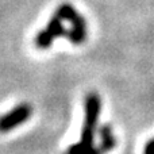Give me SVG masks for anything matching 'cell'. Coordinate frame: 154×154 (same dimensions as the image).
<instances>
[{"label": "cell", "instance_id": "obj_1", "mask_svg": "<svg viewBox=\"0 0 154 154\" xmlns=\"http://www.w3.org/2000/svg\"><path fill=\"white\" fill-rule=\"evenodd\" d=\"M85 116L81 137L77 143H73L65 150L64 154H89L95 147V134L101 109L100 96L96 92H89L85 97Z\"/></svg>", "mask_w": 154, "mask_h": 154}, {"label": "cell", "instance_id": "obj_2", "mask_svg": "<svg viewBox=\"0 0 154 154\" xmlns=\"http://www.w3.org/2000/svg\"><path fill=\"white\" fill-rule=\"evenodd\" d=\"M64 22H65V12L61 4L56 10L51 19L49 20L48 26L37 34V37L34 39L35 46L38 49H48L53 45L54 39L61 37H66V38L69 37V29L64 27Z\"/></svg>", "mask_w": 154, "mask_h": 154}, {"label": "cell", "instance_id": "obj_3", "mask_svg": "<svg viewBox=\"0 0 154 154\" xmlns=\"http://www.w3.org/2000/svg\"><path fill=\"white\" fill-rule=\"evenodd\" d=\"M32 114V107L29 103H22L12 108L10 112L0 116V133H8L23 125L30 119Z\"/></svg>", "mask_w": 154, "mask_h": 154}, {"label": "cell", "instance_id": "obj_4", "mask_svg": "<svg viewBox=\"0 0 154 154\" xmlns=\"http://www.w3.org/2000/svg\"><path fill=\"white\" fill-rule=\"evenodd\" d=\"M99 134H100V138H101L100 143L93 147L92 152L89 154H107L108 152H111L115 147V145H116V139H115L114 131H112L111 126H108V125L101 126Z\"/></svg>", "mask_w": 154, "mask_h": 154}, {"label": "cell", "instance_id": "obj_5", "mask_svg": "<svg viewBox=\"0 0 154 154\" xmlns=\"http://www.w3.org/2000/svg\"><path fill=\"white\" fill-rule=\"evenodd\" d=\"M143 154H154V138H152L146 145H145Z\"/></svg>", "mask_w": 154, "mask_h": 154}]
</instances>
